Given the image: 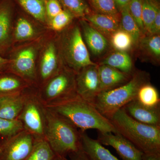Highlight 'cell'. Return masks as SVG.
I'll return each mask as SVG.
<instances>
[{"instance_id":"1","label":"cell","mask_w":160,"mask_h":160,"mask_svg":"<svg viewBox=\"0 0 160 160\" xmlns=\"http://www.w3.org/2000/svg\"><path fill=\"white\" fill-rule=\"evenodd\" d=\"M45 106L65 118L80 131L95 129L99 132L118 133L110 120L77 94Z\"/></svg>"},{"instance_id":"2","label":"cell","mask_w":160,"mask_h":160,"mask_svg":"<svg viewBox=\"0 0 160 160\" xmlns=\"http://www.w3.org/2000/svg\"><path fill=\"white\" fill-rule=\"evenodd\" d=\"M119 134L131 142L144 154L160 153V127L149 126L136 121L124 108L109 119Z\"/></svg>"},{"instance_id":"3","label":"cell","mask_w":160,"mask_h":160,"mask_svg":"<svg viewBox=\"0 0 160 160\" xmlns=\"http://www.w3.org/2000/svg\"><path fill=\"white\" fill-rule=\"evenodd\" d=\"M45 139L56 155L66 157L82 148L81 133L65 118L45 107Z\"/></svg>"},{"instance_id":"4","label":"cell","mask_w":160,"mask_h":160,"mask_svg":"<svg viewBox=\"0 0 160 160\" xmlns=\"http://www.w3.org/2000/svg\"><path fill=\"white\" fill-rule=\"evenodd\" d=\"M149 81V73L137 70L133 72L129 82L122 86L101 92L93 105L101 114L109 119L119 109L135 99L140 87Z\"/></svg>"},{"instance_id":"5","label":"cell","mask_w":160,"mask_h":160,"mask_svg":"<svg viewBox=\"0 0 160 160\" xmlns=\"http://www.w3.org/2000/svg\"><path fill=\"white\" fill-rule=\"evenodd\" d=\"M56 35L60 55L65 67L77 73L86 66L97 65L91 59L77 19Z\"/></svg>"},{"instance_id":"6","label":"cell","mask_w":160,"mask_h":160,"mask_svg":"<svg viewBox=\"0 0 160 160\" xmlns=\"http://www.w3.org/2000/svg\"><path fill=\"white\" fill-rule=\"evenodd\" d=\"M49 31L37 39L12 46L6 56L9 60L7 72L17 75L35 88H38L39 52Z\"/></svg>"},{"instance_id":"7","label":"cell","mask_w":160,"mask_h":160,"mask_svg":"<svg viewBox=\"0 0 160 160\" xmlns=\"http://www.w3.org/2000/svg\"><path fill=\"white\" fill-rule=\"evenodd\" d=\"M76 73L64 66L37 89L39 99L44 106L57 102L77 94Z\"/></svg>"},{"instance_id":"8","label":"cell","mask_w":160,"mask_h":160,"mask_svg":"<svg viewBox=\"0 0 160 160\" xmlns=\"http://www.w3.org/2000/svg\"><path fill=\"white\" fill-rule=\"evenodd\" d=\"M56 33L49 31L40 49L37 63L38 88L64 67Z\"/></svg>"},{"instance_id":"9","label":"cell","mask_w":160,"mask_h":160,"mask_svg":"<svg viewBox=\"0 0 160 160\" xmlns=\"http://www.w3.org/2000/svg\"><path fill=\"white\" fill-rule=\"evenodd\" d=\"M37 89L30 92L18 118L35 140L45 138L46 125L45 106L38 97Z\"/></svg>"},{"instance_id":"10","label":"cell","mask_w":160,"mask_h":160,"mask_svg":"<svg viewBox=\"0 0 160 160\" xmlns=\"http://www.w3.org/2000/svg\"><path fill=\"white\" fill-rule=\"evenodd\" d=\"M49 31L48 28L39 21L16 6L12 31V46L37 39Z\"/></svg>"},{"instance_id":"11","label":"cell","mask_w":160,"mask_h":160,"mask_svg":"<svg viewBox=\"0 0 160 160\" xmlns=\"http://www.w3.org/2000/svg\"><path fill=\"white\" fill-rule=\"evenodd\" d=\"M33 137L24 129L11 137L5 139L2 144L0 160H24L32 149Z\"/></svg>"},{"instance_id":"12","label":"cell","mask_w":160,"mask_h":160,"mask_svg":"<svg viewBox=\"0 0 160 160\" xmlns=\"http://www.w3.org/2000/svg\"><path fill=\"white\" fill-rule=\"evenodd\" d=\"M77 94L93 105L100 91L98 64L86 66L76 73Z\"/></svg>"},{"instance_id":"13","label":"cell","mask_w":160,"mask_h":160,"mask_svg":"<svg viewBox=\"0 0 160 160\" xmlns=\"http://www.w3.org/2000/svg\"><path fill=\"white\" fill-rule=\"evenodd\" d=\"M16 9L13 0H0V53L5 57L12 46Z\"/></svg>"},{"instance_id":"14","label":"cell","mask_w":160,"mask_h":160,"mask_svg":"<svg viewBox=\"0 0 160 160\" xmlns=\"http://www.w3.org/2000/svg\"><path fill=\"white\" fill-rule=\"evenodd\" d=\"M97 140L103 146L114 148L122 160H143V152L121 134L99 132Z\"/></svg>"},{"instance_id":"15","label":"cell","mask_w":160,"mask_h":160,"mask_svg":"<svg viewBox=\"0 0 160 160\" xmlns=\"http://www.w3.org/2000/svg\"><path fill=\"white\" fill-rule=\"evenodd\" d=\"M81 32L89 51L100 57L109 51L111 47L109 40L84 19H78Z\"/></svg>"},{"instance_id":"16","label":"cell","mask_w":160,"mask_h":160,"mask_svg":"<svg viewBox=\"0 0 160 160\" xmlns=\"http://www.w3.org/2000/svg\"><path fill=\"white\" fill-rule=\"evenodd\" d=\"M34 88L31 87L18 93L0 96V118L7 119L18 118L26 99Z\"/></svg>"},{"instance_id":"17","label":"cell","mask_w":160,"mask_h":160,"mask_svg":"<svg viewBox=\"0 0 160 160\" xmlns=\"http://www.w3.org/2000/svg\"><path fill=\"white\" fill-rule=\"evenodd\" d=\"M123 108L136 121L149 126L160 127V106L156 108L146 107L135 99Z\"/></svg>"},{"instance_id":"18","label":"cell","mask_w":160,"mask_h":160,"mask_svg":"<svg viewBox=\"0 0 160 160\" xmlns=\"http://www.w3.org/2000/svg\"><path fill=\"white\" fill-rule=\"evenodd\" d=\"M100 91H108L129 82L132 74H129L119 71L106 65H98Z\"/></svg>"},{"instance_id":"19","label":"cell","mask_w":160,"mask_h":160,"mask_svg":"<svg viewBox=\"0 0 160 160\" xmlns=\"http://www.w3.org/2000/svg\"><path fill=\"white\" fill-rule=\"evenodd\" d=\"M82 148L91 160H120L97 140L89 137L85 132L80 131Z\"/></svg>"},{"instance_id":"20","label":"cell","mask_w":160,"mask_h":160,"mask_svg":"<svg viewBox=\"0 0 160 160\" xmlns=\"http://www.w3.org/2000/svg\"><path fill=\"white\" fill-rule=\"evenodd\" d=\"M83 19L109 40L112 35L121 27L120 19L108 15L91 12Z\"/></svg>"},{"instance_id":"21","label":"cell","mask_w":160,"mask_h":160,"mask_svg":"<svg viewBox=\"0 0 160 160\" xmlns=\"http://www.w3.org/2000/svg\"><path fill=\"white\" fill-rule=\"evenodd\" d=\"M138 46L140 54L154 64L160 60V34H146L140 40Z\"/></svg>"},{"instance_id":"22","label":"cell","mask_w":160,"mask_h":160,"mask_svg":"<svg viewBox=\"0 0 160 160\" xmlns=\"http://www.w3.org/2000/svg\"><path fill=\"white\" fill-rule=\"evenodd\" d=\"M32 86L17 75L6 72L0 74V96L25 91Z\"/></svg>"},{"instance_id":"23","label":"cell","mask_w":160,"mask_h":160,"mask_svg":"<svg viewBox=\"0 0 160 160\" xmlns=\"http://www.w3.org/2000/svg\"><path fill=\"white\" fill-rule=\"evenodd\" d=\"M106 65L125 73L132 74L133 65L131 57L127 52L115 51L109 53L98 65Z\"/></svg>"},{"instance_id":"24","label":"cell","mask_w":160,"mask_h":160,"mask_svg":"<svg viewBox=\"0 0 160 160\" xmlns=\"http://www.w3.org/2000/svg\"><path fill=\"white\" fill-rule=\"evenodd\" d=\"M17 6L47 26L46 6L47 0H13Z\"/></svg>"},{"instance_id":"25","label":"cell","mask_w":160,"mask_h":160,"mask_svg":"<svg viewBox=\"0 0 160 160\" xmlns=\"http://www.w3.org/2000/svg\"><path fill=\"white\" fill-rule=\"evenodd\" d=\"M120 12L121 15V28L131 36L133 39L134 46H137L140 40L144 35L130 14L128 5L121 9Z\"/></svg>"},{"instance_id":"26","label":"cell","mask_w":160,"mask_h":160,"mask_svg":"<svg viewBox=\"0 0 160 160\" xmlns=\"http://www.w3.org/2000/svg\"><path fill=\"white\" fill-rule=\"evenodd\" d=\"M136 99L143 106L149 108L160 106V98L158 91L150 82L144 84L140 87Z\"/></svg>"},{"instance_id":"27","label":"cell","mask_w":160,"mask_h":160,"mask_svg":"<svg viewBox=\"0 0 160 160\" xmlns=\"http://www.w3.org/2000/svg\"><path fill=\"white\" fill-rule=\"evenodd\" d=\"M56 154L45 138L35 140L34 145L24 160H52Z\"/></svg>"},{"instance_id":"28","label":"cell","mask_w":160,"mask_h":160,"mask_svg":"<svg viewBox=\"0 0 160 160\" xmlns=\"http://www.w3.org/2000/svg\"><path fill=\"white\" fill-rule=\"evenodd\" d=\"M109 41L116 51L128 52L134 46L131 36L121 27L112 35Z\"/></svg>"},{"instance_id":"29","label":"cell","mask_w":160,"mask_h":160,"mask_svg":"<svg viewBox=\"0 0 160 160\" xmlns=\"http://www.w3.org/2000/svg\"><path fill=\"white\" fill-rule=\"evenodd\" d=\"M63 9L71 12L77 19H83L91 13L90 8L85 0H58Z\"/></svg>"},{"instance_id":"30","label":"cell","mask_w":160,"mask_h":160,"mask_svg":"<svg viewBox=\"0 0 160 160\" xmlns=\"http://www.w3.org/2000/svg\"><path fill=\"white\" fill-rule=\"evenodd\" d=\"M76 19L71 12L63 9L48 22L47 28L52 32L59 33L67 28Z\"/></svg>"},{"instance_id":"31","label":"cell","mask_w":160,"mask_h":160,"mask_svg":"<svg viewBox=\"0 0 160 160\" xmlns=\"http://www.w3.org/2000/svg\"><path fill=\"white\" fill-rule=\"evenodd\" d=\"M142 21L146 34H149L159 6L156 0H142Z\"/></svg>"},{"instance_id":"32","label":"cell","mask_w":160,"mask_h":160,"mask_svg":"<svg viewBox=\"0 0 160 160\" xmlns=\"http://www.w3.org/2000/svg\"><path fill=\"white\" fill-rule=\"evenodd\" d=\"M22 123L18 119H7L0 118V136L8 138L24 130Z\"/></svg>"},{"instance_id":"33","label":"cell","mask_w":160,"mask_h":160,"mask_svg":"<svg viewBox=\"0 0 160 160\" xmlns=\"http://www.w3.org/2000/svg\"><path fill=\"white\" fill-rule=\"evenodd\" d=\"M97 12L108 15L121 19L120 12L118 10L114 0H89Z\"/></svg>"},{"instance_id":"34","label":"cell","mask_w":160,"mask_h":160,"mask_svg":"<svg viewBox=\"0 0 160 160\" xmlns=\"http://www.w3.org/2000/svg\"><path fill=\"white\" fill-rule=\"evenodd\" d=\"M129 12L134 19L142 33L146 35L142 21V0H132L128 5Z\"/></svg>"},{"instance_id":"35","label":"cell","mask_w":160,"mask_h":160,"mask_svg":"<svg viewBox=\"0 0 160 160\" xmlns=\"http://www.w3.org/2000/svg\"><path fill=\"white\" fill-rule=\"evenodd\" d=\"M63 9L62 5L58 0H47L46 6L47 26L48 22L62 11Z\"/></svg>"},{"instance_id":"36","label":"cell","mask_w":160,"mask_h":160,"mask_svg":"<svg viewBox=\"0 0 160 160\" xmlns=\"http://www.w3.org/2000/svg\"><path fill=\"white\" fill-rule=\"evenodd\" d=\"M160 6L157 8L155 18L149 34H160Z\"/></svg>"},{"instance_id":"37","label":"cell","mask_w":160,"mask_h":160,"mask_svg":"<svg viewBox=\"0 0 160 160\" xmlns=\"http://www.w3.org/2000/svg\"><path fill=\"white\" fill-rule=\"evenodd\" d=\"M68 156L70 160H91L83 151L82 148L78 151L70 153Z\"/></svg>"},{"instance_id":"38","label":"cell","mask_w":160,"mask_h":160,"mask_svg":"<svg viewBox=\"0 0 160 160\" xmlns=\"http://www.w3.org/2000/svg\"><path fill=\"white\" fill-rule=\"evenodd\" d=\"M9 60L0 53V74L8 71Z\"/></svg>"},{"instance_id":"39","label":"cell","mask_w":160,"mask_h":160,"mask_svg":"<svg viewBox=\"0 0 160 160\" xmlns=\"http://www.w3.org/2000/svg\"><path fill=\"white\" fill-rule=\"evenodd\" d=\"M118 11H120L124 7L129 5L132 0H114Z\"/></svg>"},{"instance_id":"40","label":"cell","mask_w":160,"mask_h":160,"mask_svg":"<svg viewBox=\"0 0 160 160\" xmlns=\"http://www.w3.org/2000/svg\"><path fill=\"white\" fill-rule=\"evenodd\" d=\"M143 160H160V153L143 154Z\"/></svg>"},{"instance_id":"41","label":"cell","mask_w":160,"mask_h":160,"mask_svg":"<svg viewBox=\"0 0 160 160\" xmlns=\"http://www.w3.org/2000/svg\"><path fill=\"white\" fill-rule=\"evenodd\" d=\"M52 160H69L64 157L56 155Z\"/></svg>"},{"instance_id":"42","label":"cell","mask_w":160,"mask_h":160,"mask_svg":"<svg viewBox=\"0 0 160 160\" xmlns=\"http://www.w3.org/2000/svg\"><path fill=\"white\" fill-rule=\"evenodd\" d=\"M1 152H2V146H1V144H0V154H1Z\"/></svg>"}]
</instances>
